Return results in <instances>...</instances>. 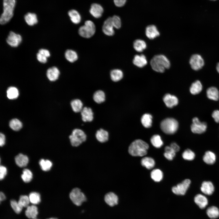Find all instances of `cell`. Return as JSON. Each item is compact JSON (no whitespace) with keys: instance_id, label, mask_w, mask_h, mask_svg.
I'll return each instance as SVG.
<instances>
[{"instance_id":"15","label":"cell","mask_w":219,"mask_h":219,"mask_svg":"<svg viewBox=\"0 0 219 219\" xmlns=\"http://www.w3.org/2000/svg\"><path fill=\"white\" fill-rule=\"evenodd\" d=\"M200 190L204 194L211 195L214 191V187L212 182L210 181H204L202 183Z\"/></svg>"},{"instance_id":"47","label":"cell","mask_w":219,"mask_h":219,"mask_svg":"<svg viewBox=\"0 0 219 219\" xmlns=\"http://www.w3.org/2000/svg\"><path fill=\"white\" fill-rule=\"evenodd\" d=\"M18 202L22 207H27L29 206L30 202L28 196L26 195H22L20 196Z\"/></svg>"},{"instance_id":"46","label":"cell","mask_w":219,"mask_h":219,"mask_svg":"<svg viewBox=\"0 0 219 219\" xmlns=\"http://www.w3.org/2000/svg\"><path fill=\"white\" fill-rule=\"evenodd\" d=\"M32 178V173L29 169H25L23 170L21 178L24 182L26 183L30 182Z\"/></svg>"},{"instance_id":"54","label":"cell","mask_w":219,"mask_h":219,"mask_svg":"<svg viewBox=\"0 0 219 219\" xmlns=\"http://www.w3.org/2000/svg\"><path fill=\"white\" fill-rule=\"evenodd\" d=\"M38 53L46 57L47 58L50 56V53L49 50L47 49H41L39 50Z\"/></svg>"},{"instance_id":"2","label":"cell","mask_w":219,"mask_h":219,"mask_svg":"<svg viewBox=\"0 0 219 219\" xmlns=\"http://www.w3.org/2000/svg\"><path fill=\"white\" fill-rule=\"evenodd\" d=\"M150 64L154 71L160 73L163 72L165 69L169 68L170 66L168 59L162 54L155 56L150 61Z\"/></svg>"},{"instance_id":"30","label":"cell","mask_w":219,"mask_h":219,"mask_svg":"<svg viewBox=\"0 0 219 219\" xmlns=\"http://www.w3.org/2000/svg\"><path fill=\"white\" fill-rule=\"evenodd\" d=\"M152 119V116L151 114L145 113L143 114L141 117V123L145 127L149 128L151 127Z\"/></svg>"},{"instance_id":"52","label":"cell","mask_w":219,"mask_h":219,"mask_svg":"<svg viewBox=\"0 0 219 219\" xmlns=\"http://www.w3.org/2000/svg\"><path fill=\"white\" fill-rule=\"evenodd\" d=\"M126 1L127 0H113L115 5L118 7H121L124 5Z\"/></svg>"},{"instance_id":"43","label":"cell","mask_w":219,"mask_h":219,"mask_svg":"<svg viewBox=\"0 0 219 219\" xmlns=\"http://www.w3.org/2000/svg\"><path fill=\"white\" fill-rule=\"evenodd\" d=\"M30 202L33 204H37L40 202V196L39 193L36 192L31 193L29 195Z\"/></svg>"},{"instance_id":"5","label":"cell","mask_w":219,"mask_h":219,"mask_svg":"<svg viewBox=\"0 0 219 219\" xmlns=\"http://www.w3.org/2000/svg\"><path fill=\"white\" fill-rule=\"evenodd\" d=\"M69 196L72 202L77 206H81L83 203L87 200L85 193L78 187L73 188L70 192Z\"/></svg>"},{"instance_id":"44","label":"cell","mask_w":219,"mask_h":219,"mask_svg":"<svg viewBox=\"0 0 219 219\" xmlns=\"http://www.w3.org/2000/svg\"><path fill=\"white\" fill-rule=\"evenodd\" d=\"M39 163L41 169L45 171L49 170L52 166V162L48 160L41 159Z\"/></svg>"},{"instance_id":"53","label":"cell","mask_w":219,"mask_h":219,"mask_svg":"<svg viewBox=\"0 0 219 219\" xmlns=\"http://www.w3.org/2000/svg\"><path fill=\"white\" fill-rule=\"evenodd\" d=\"M212 116L216 122L219 123V110H217L214 111Z\"/></svg>"},{"instance_id":"20","label":"cell","mask_w":219,"mask_h":219,"mask_svg":"<svg viewBox=\"0 0 219 219\" xmlns=\"http://www.w3.org/2000/svg\"><path fill=\"white\" fill-rule=\"evenodd\" d=\"M82 120L84 122H91L93 119V113L89 107H84L81 112Z\"/></svg>"},{"instance_id":"37","label":"cell","mask_w":219,"mask_h":219,"mask_svg":"<svg viewBox=\"0 0 219 219\" xmlns=\"http://www.w3.org/2000/svg\"><path fill=\"white\" fill-rule=\"evenodd\" d=\"M150 141L153 146L157 148H160L163 144L161 136L158 134L153 135L151 138Z\"/></svg>"},{"instance_id":"16","label":"cell","mask_w":219,"mask_h":219,"mask_svg":"<svg viewBox=\"0 0 219 219\" xmlns=\"http://www.w3.org/2000/svg\"><path fill=\"white\" fill-rule=\"evenodd\" d=\"M89 12L94 18H99L102 16L103 12V9L100 5L94 3L91 5Z\"/></svg>"},{"instance_id":"51","label":"cell","mask_w":219,"mask_h":219,"mask_svg":"<svg viewBox=\"0 0 219 219\" xmlns=\"http://www.w3.org/2000/svg\"><path fill=\"white\" fill-rule=\"evenodd\" d=\"M7 173V169L6 168L2 165L0 167V179L1 180L3 179Z\"/></svg>"},{"instance_id":"1","label":"cell","mask_w":219,"mask_h":219,"mask_svg":"<svg viewBox=\"0 0 219 219\" xmlns=\"http://www.w3.org/2000/svg\"><path fill=\"white\" fill-rule=\"evenodd\" d=\"M149 146L147 143L141 139H137L129 145L128 151L133 156H143L147 153Z\"/></svg>"},{"instance_id":"38","label":"cell","mask_w":219,"mask_h":219,"mask_svg":"<svg viewBox=\"0 0 219 219\" xmlns=\"http://www.w3.org/2000/svg\"><path fill=\"white\" fill-rule=\"evenodd\" d=\"M71 105L73 110L75 113L81 112L83 108V103L81 101L78 99L72 100Z\"/></svg>"},{"instance_id":"28","label":"cell","mask_w":219,"mask_h":219,"mask_svg":"<svg viewBox=\"0 0 219 219\" xmlns=\"http://www.w3.org/2000/svg\"><path fill=\"white\" fill-rule=\"evenodd\" d=\"M68 15L71 21L75 24L79 23L81 20V17L79 13L76 10L71 9L68 12Z\"/></svg>"},{"instance_id":"19","label":"cell","mask_w":219,"mask_h":219,"mask_svg":"<svg viewBox=\"0 0 219 219\" xmlns=\"http://www.w3.org/2000/svg\"><path fill=\"white\" fill-rule=\"evenodd\" d=\"M95 137L97 141L100 143L107 142L109 139V134L108 131L100 129L96 132Z\"/></svg>"},{"instance_id":"61","label":"cell","mask_w":219,"mask_h":219,"mask_svg":"<svg viewBox=\"0 0 219 219\" xmlns=\"http://www.w3.org/2000/svg\"></svg>"},{"instance_id":"24","label":"cell","mask_w":219,"mask_h":219,"mask_svg":"<svg viewBox=\"0 0 219 219\" xmlns=\"http://www.w3.org/2000/svg\"><path fill=\"white\" fill-rule=\"evenodd\" d=\"M15 161L18 166L22 167L27 165L29 162V159L26 155L19 154L15 157Z\"/></svg>"},{"instance_id":"45","label":"cell","mask_w":219,"mask_h":219,"mask_svg":"<svg viewBox=\"0 0 219 219\" xmlns=\"http://www.w3.org/2000/svg\"><path fill=\"white\" fill-rule=\"evenodd\" d=\"M182 156L183 158L185 160L192 161L195 157L194 152L190 149H188L185 150L182 153Z\"/></svg>"},{"instance_id":"56","label":"cell","mask_w":219,"mask_h":219,"mask_svg":"<svg viewBox=\"0 0 219 219\" xmlns=\"http://www.w3.org/2000/svg\"><path fill=\"white\" fill-rule=\"evenodd\" d=\"M5 143V137L4 135L1 133L0 134V145L1 146H3Z\"/></svg>"},{"instance_id":"55","label":"cell","mask_w":219,"mask_h":219,"mask_svg":"<svg viewBox=\"0 0 219 219\" xmlns=\"http://www.w3.org/2000/svg\"><path fill=\"white\" fill-rule=\"evenodd\" d=\"M170 146L176 152L179 151L180 150V148L179 146L176 143L172 142L170 145Z\"/></svg>"},{"instance_id":"13","label":"cell","mask_w":219,"mask_h":219,"mask_svg":"<svg viewBox=\"0 0 219 219\" xmlns=\"http://www.w3.org/2000/svg\"><path fill=\"white\" fill-rule=\"evenodd\" d=\"M112 17L107 18L104 22L102 27V30L105 35L109 36H113L115 33Z\"/></svg>"},{"instance_id":"34","label":"cell","mask_w":219,"mask_h":219,"mask_svg":"<svg viewBox=\"0 0 219 219\" xmlns=\"http://www.w3.org/2000/svg\"><path fill=\"white\" fill-rule=\"evenodd\" d=\"M202 89V85L200 82L197 80L193 82L190 88V93L193 95H196L200 93Z\"/></svg>"},{"instance_id":"41","label":"cell","mask_w":219,"mask_h":219,"mask_svg":"<svg viewBox=\"0 0 219 219\" xmlns=\"http://www.w3.org/2000/svg\"><path fill=\"white\" fill-rule=\"evenodd\" d=\"M176 152L170 146H167L165 148L164 157L169 161L173 160L176 155Z\"/></svg>"},{"instance_id":"21","label":"cell","mask_w":219,"mask_h":219,"mask_svg":"<svg viewBox=\"0 0 219 219\" xmlns=\"http://www.w3.org/2000/svg\"><path fill=\"white\" fill-rule=\"evenodd\" d=\"M133 64L139 68H142L147 64V61L145 56L143 54L136 55L133 60Z\"/></svg>"},{"instance_id":"33","label":"cell","mask_w":219,"mask_h":219,"mask_svg":"<svg viewBox=\"0 0 219 219\" xmlns=\"http://www.w3.org/2000/svg\"><path fill=\"white\" fill-rule=\"evenodd\" d=\"M64 55L66 59L71 63L75 61L78 58L77 52L72 50L68 49L66 50Z\"/></svg>"},{"instance_id":"39","label":"cell","mask_w":219,"mask_h":219,"mask_svg":"<svg viewBox=\"0 0 219 219\" xmlns=\"http://www.w3.org/2000/svg\"><path fill=\"white\" fill-rule=\"evenodd\" d=\"M94 100L97 103H101L105 100V95L104 92L101 90L96 91L93 95Z\"/></svg>"},{"instance_id":"18","label":"cell","mask_w":219,"mask_h":219,"mask_svg":"<svg viewBox=\"0 0 219 219\" xmlns=\"http://www.w3.org/2000/svg\"><path fill=\"white\" fill-rule=\"evenodd\" d=\"M145 34L147 37L150 39H153L159 36L160 33L157 27L154 25L148 26L145 29Z\"/></svg>"},{"instance_id":"48","label":"cell","mask_w":219,"mask_h":219,"mask_svg":"<svg viewBox=\"0 0 219 219\" xmlns=\"http://www.w3.org/2000/svg\"><path fill=\"white\" fill-rule=\"evenodd\" d=\"M10 204L12 209L16 214H19L21 212L23 207L19 205L18 202L12 200L10 201Z\"/></svg>"},{"instance_id":"12","label":"cell","mask_w":219,"mask_h":219,"mask_svg":"<svg viewBox=\"0 0 219 219\" xmlns=\"http://www.w3.org/2000/svg\"><path fill=\"white\" fill-rule=\"evenodd\" d=\"M189 63L193 69L197 70L202 67L204 65V62L203 58L200 55L196 54L191 56L190 59Z\"/></svg>"},{"instance_id":"6","label":"cell","mask_w":219,"mask_h":219,"mask_svg":"<svg viewBox=\"0 0 219 219\" xmlns=\"http://www.w3.org/2000/svg\"><path fill=\"white\" fill-rule=\"evenodd\" d=\"M69 138L71 145L77 147L86 141L87 135L82 130L75 129L73 130Z\"/></svg>"},{"instance_id":"27","label":"cell","mask_w":219,"mask_h":219,"mask_svg":"<svg viewBox=\"0 0 219 219\" xmlns=\"http://www.w3.org/2000/svg\"><path fill=\"white\" fill-rule=\"evenodd\" d=\"M207 95L209 99L214 101H217L219 98V92L217 88L214 87L207 89Z\"/></svg>"},{"instance_id":"14","label":"cell","mask_w":219,"mask_h":219,"mask_svg":"<svg viewBox=\"0 0 219 219\" xmlns=\"http://www.w3.org/2000/svg\"><path fill=\"white\" fill-rule=\"evenodd\" d=\"M163 101L166 106L169 108L176 106L179 102L178 99L176 96L169 93L164 95Z\"/></svg>"},{"instance_id":"35","label":"cell","mask_w":219,"mask_h":219,"mask_svg":"<svg viewBox=\"0 0 219 219\" xmlns=\"http://www.w3.org/2000/svg\"><path fill=\"white\" fill-rule=\"evenodd\" d=\"M146 43L143 40L137 39L134 42L133 47L135 50L137 52H142L146 48Z\"/></svg>"},{"instance_id":"49","label":"cell","mask_w":219,"mask_h":219,"mask_svg":"<svg viewBox=\"0 0 219 219\" xmlns=\"http://www.w3.org/2000/svg\"><path fill=\"white\" fill-rule=\"evenodd\" d=\"M112 21L114 28L119 29L120 28L121 25V21L119 16L114 15L112 17Z\"/></svg>"},{"instance_id":"10","label":"cell","mask_w":219,"mask_h":219,"mask_svg":"<svg viewBox=\"0 0 219 219\" xmlns=\"http://www.w3.org/2000/svg\"><path fill=\"white\" fill-rule=\"evenodd\" d=\"M103 200L109 206L113 207L118 204L119 197L116 193L113 191H109L105 194Z\"/></svg>"},{"instance_id":"17","label":"cell","mask_w":219,"mask_h":219,"mask_svg":"<svg viewBox=\"0 0 219 219\" xmlns=\"http://www.w3.org/2000/svg\"><path fill=\"white\" fill-rule=\"evenodd\" d=\"M195 203L201 209H204L208 204L207 198L204 195L201 194H196L194 199Z\"/></svg>"},{"instance_id":"22","label":"cell","mask_w":219,"mask_h":219,"mask_svg":"<svg viewBox=\"0 0 219 219\" xmlns=\"http://www.w3.org/2000/svg\"><path fill=\"white\" fill-rule=\"evenodd\" d=\"M60 71L55 67H53L48 69L47 71V76L48 78L51 81H54L58 78Z\"/></svg>"},{"instance_id":"11","label":"cell","mask_w":219,"mask_h":219,"mask_svg":"<svg viewBox=\"0 0 219 219\" xmlns=\"http://www.w3.org/2000/svg\"><path fill=\"white\" fill-rule=\"evenodd\" d=\"M22 41V37L20 35L11 31L9 32L6 42L8 44L12 47H18Z\"/></svg>"},{"instance_id":"60","label":"cell","mask_w":219,"mask_h":219,"mask_svg":"<svg viewBox=\"0 0 219 219\" xmlns=\"http://www.w3.org/2000/svg\"><path fill=\"white\" fill-rule=\"evenodd\" d=\"M211 0V1H215V0Z\"/></svg>"},{"instance_id":"4","label":"cell","mask_w":219,"mask_h":219,"mask_svg":"<svg viewBox=\"0 0 219 219\" xmlns=\"http://www.w3.org/2000/svg\"><path fill=\"white\" fill-rule=\"evenodd\" d=\"M179 123L177 121L172 118H167L162 120L160 123L162 131L168 134H172L177 130Z\"/></svg>"},{"instance_id":"7","label":"cell","mask_w":219,"mask_h":219,"mask_svg":"<svg viewBox=\"0 0 219 219\" xmlns=\"http://www.w3.org/2000/svg\"><path fill=\"white\" fill-rule=\"evenodd\" d=\"M96 26L94 23L91 20H87L85 22L84 25L80 26L78 30V33L82 37L90 38L95 33Z\"/></svg>"},{"instance_id":"8","label":"cell","mask_w":219,"mask_h":219,"mask_svg":"<svg viewBox=\"0 0 219 219\" xmlns=\"http://www.w3.org/2000/svg\"><path fill=\"white\" fill-rule=\"evenodd\" d=\"M191 183V180L189 179H185L181 183L173 186L172 190L174 194L176 195H184L189 188Z\"/></svg>"},{"instance_id":"23","label":"cell","mask_w":219,"mask_h":219,"mask_svg":"<svg viewBox=\"0 0 219 219\" xmlns=\"http://www.w3.org/2000/svg\"><path fill=\"white\" fill-rule=\"evenodd\" d=\"M204 162L208 165H212L214 163L216 159L215 154L212 151H208L205 152L203 157Z\"/></svg>"},{"instance_id":"59","label":"cell","mask_w":219,"mask_h":219,"mask_svg":"<svg viewBox=\"0 0 219 219\" xmlns=\"http://www.w3.org/2000/svg\"><path fill=\"white\" fill-rule=\"evenodd\" d=\"M47 219H58L57 218H54V217H51V218H50Z\"/></svg>"},{"instance_id":"31","label":"cell","mask_w":219,"mask_h":219,"mask_svg":"<svg viewBox=\"0 0 219 219\" xmlns=\"http://www.w3.org/2000/svg\"><path fill=\"white\" fill-rule=\"evenodd\" d=\"M141 164L143 166L148 169H150L154 167L155 165V162L152 158L148 157H145L141 159Z\"/></svg>"},{"instance_id":"29","label":"cell","mask_w":219,"mask_h":219,"mask_svg":"<svg viewBox=\"0 0 219 219\" xmlns=\"http://www.w3.org/2000/svg\"><path fill=\"white\" fill-rule=\"evenodd\" d=\"M208 217L211 219H215L219 217V209L215 206L208 207L206 211Z\"/></svg>"},{"instance_id":"42","label":"cell","mask_w":219,"mask_h":219,"mask_svg":"<svg viewBox=\"0 0 219 219\" xmlns=\"http://www.w3.org/2000/svg\"><path fill=\"white\" fill-rule=\"evenodd\" d=\"M9 126L10 127L14 130L18 131L22 127V124L18 119H14L10 121Z\"/></svg>"},{"instance_id":"9","label":"cell","mask_w":219,"mask_h":219,"mask_svg":"<svg viewBox=\"0 0 219 219\" xmlns=\"http://www.w3.org/2000/svg\"><path fill=\"white\" fill-rule=\"evenodd\" d=\"M191 126V129L192 132L201 134L206 131L207 128V125L206 123L201 122L196 117L193 118Z\"/></svg>"},{"instance_id":"40","label":"cell","mask_w":219,"mask_h":219,"mask_svg":"<svg viewBox=\"0 0 219 219\" xmlns=\"http://www.w3.org/2000/svg\"><path fill=\"white\" fill-rule=\"evenodd\" d=\"M7 96L8 98L11 99H16L19 96L18 89L14 87H10L7 90Z\"/></svg>"},{"instance_id":"57","label":"cell","mask_w":219,"mask_h":219,"mask_svg":"<svg viewBox=\"0 0 219 219\" xmlns=\"http://www.w3.org/2000/svg\"><path fill=\"white\" fill-rule=\"evenodd\" d=\"M6 197L4 194L2 192H1L0 193V200L1 202L5 199Z\"/></svg>"},{"instance_id":"25","label":"cell","mask_w":219,"mask_h":219,"mask_svg":"<svg viewBox=\"0 0 219 219\" xmlns=\"http://www.w3.org/2000/svg\"><path fill=\"white\" fill-rule=\"evenodd\" d=\"M25 214L26 217L29 218L35 219L38 214L37 207L34 205L29 206L27 207Z\"/></svg>"},{"instance_id":"26","label":"cell","mask_w":219,"mask_h":219,"mask_svg":"<svg viewBox=\"0 0 219 219\" xmlns=\"http://www.w3.org/2000/svg\"><path fill=\"white\" fill-rule=\"evenodd\" d=\"M24 19L26 23L30 26H33L38 22L36 15L32 12H28L24 16Z\"/></svg>"},{"instance_id":"32","label":"cell","mask_w":219,"mask_h":219,"mask_svg":"<svg viewBox=\"0 0 219 219\" xmlns=\"http://www.w3.org/2000/svg\"><path fill=\"white\" fill-rule=\"evenodd\" d=\"M110 76L113 81L117 82L123 78V73L122 71L119 69H114L110 71Z\"/></svg>"},{"instance_id":"50","label":"cell","mask_w":219,"mask_h":219,"mask_svg":"<svg viewBox=\"0 0 219 219\" xmlns=\"http://www.w3.org/2000/svg\"><path fill=\"white\" fill-rule=\"evenodd\" d=\"M36 57L38 61L42 63H46L47 61V57L39 53H37Z\"/></svg>"},{"instance_id":"58","label":"cell","mask_w":219,"mask_h":219,"mask_svg":"<svg viewBox=\"0 0 219 219\" xmlns=\"http://www.w3.org/2000/svg\"><path fill=\"white\" fill-rule=\"evenodd\" d=\"M216 69L217 71L219 73V63L217 64Z\"/></svg>"},{"instance_id":"3","label":"cell","mask_w":219,"mask_h":219,"mask_svg":"<svg viewBox=\"0 0 219 219\" xmlns=\"http://www.w3.org/2000/svg\"><path fill=\"white\" fill-rule=\"evenodd\" d=\"M16 4V0H3V11L0 19L1 24H5L12 19Z\"/></svg>"},{"instance_id":"36","label":"cell","mask_w":219,"mask_h":219,"mask_svg":"<svg viewBox=\"0 0 219 219\" xmlns=\"http://www.w3.org/2000/svg\"><path fill=\"white\" fill-rule=\"evenodd\" d=\"M163 176L162 172L159 169H154L151 173V178L155 182H158L161 181Z\"/></svg>"}]
</instances>
